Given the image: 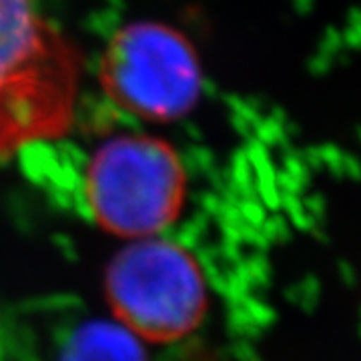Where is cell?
<instances>
[{
  "label": "cell",
  "mask_w": 361,
  "mask_h": 361,
  "mask_svg": "<svg viewBox=\"0 0 361 361\" xmlns=\"http://www.w3.org/2000/svg\"><path fill=\"white\" fill-rule=\"evenodd\" d=\"M99 80L118 109L147 123H177L191 115L205 87L193 42L157 20L116 28L101 54Z\"/></svg>",
  "instance_id": "4"
},
{
  "label": "cell",
  "mask_w": 361,
  "mask_h": 361,
  "mask_svg": "<svg viewBox=\"0 0 361 361\" xmlns=\"http://www.w3.org/2000/svg\"><path fill=\"white\" fill-rule=\"evenodd\" d=\"M104 295L115 322L151 343L189 337L209 305L197 259L159 235L135 239L116 253L104 273Z\"/></svg>",
  "instance_id": "3"
},
{
  "label": "cell",
  "mask_w": 361,
  "mask_h": 361,
  "mask_svg": "<svg viewBox=\"0 0 361 361\" xmlns=\"http://www.w3.org/2000/svg\"><path fill=\"white\" fill-rule=\"evenodd\" d=\"M80 59L32 0H0V159L61 139L75 121Z\"/></svg>",
  "instance_id": "1"
},
{
  "label": "cell",
  "mask_w": 361,
  "mask_h": 361,
  "mask_svg": "<svg viewBox=\"0 0 361 361\" xmlns=\"http://www.w3.org/2000/svg\"><path fill=\"white\" fill-rule=\"evenodd\" d=\"M59 361H147V353L121 323L94 319L71 334Z\"/></svg>",
  "instance_id": "5"
},
{
  "label": "cell",
  "mask_w": 361,
  "mask_h": 361,
  "mask_svg": "<svg viewBox=\"0 0 361 361\" xmlns=\"http://www.w3.org/2000/svg\"><path fill=\"white\" fill-rule=\"evenodd\" d=\"M187 189L179 151L147 133L106 139L85 169V201L92 221L129 241L169 229L183 213Z\"/></svg>",
  "instance_id": "2"
}]
</instances>
